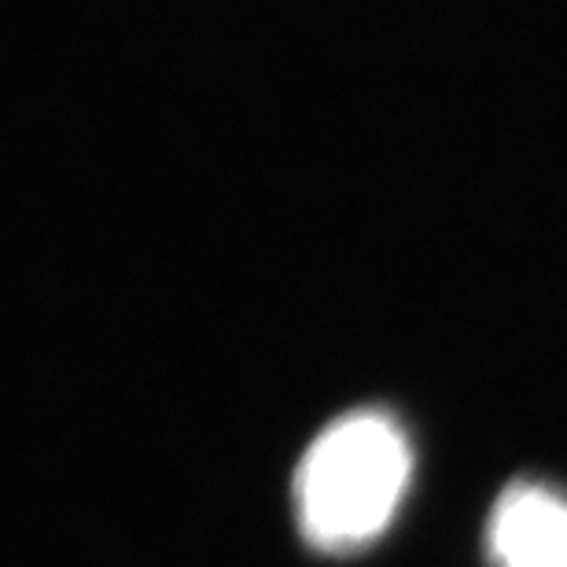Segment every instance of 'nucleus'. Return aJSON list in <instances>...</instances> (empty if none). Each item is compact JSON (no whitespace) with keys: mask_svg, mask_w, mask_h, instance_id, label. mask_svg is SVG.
<instances>
[{"mask_svg":"<svg viewBox=\"0 0 567 567\" xmlns=\"http://www.w3.org/2000/svg\"><path fill=\"white\" fill-rule=\"evenodd\" d=\"M494 567H567V497L546 483H513L486 527Z\"/></svg>","mask_w":567,"mask_h":567,"instance_id":"2","label":"nucleus"},{"mask_svg":"<svg viewBox=\"0 0 567 567\" xmlns=\"http://www.w3.org/2000/svg\"><path fill=\"white\" fill-rule=\"evenodd\" d=\"M413 450L399 421L358 410L328 424L295 472V513L310 546L354 553L391 527L410 491Z\"/></svg>","mask_w":567,"mask_h":567,"instance_id":"1","label":"nucleus"}]
</instances>
